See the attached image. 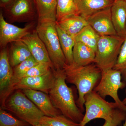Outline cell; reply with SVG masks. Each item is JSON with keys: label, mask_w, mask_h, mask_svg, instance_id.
Listing matches in <instances>:
<instances>
[{"label": "cell", "mask_w": 126, "mask_h": 126, "mask_svg": "<svg viewBox=\"0 0 126 126\" xmlns=\"http://www.w3.org/2000/svg\"><path fill=\"white\" fill-rule=\"evenodd\" d=\"M35 21L27 24L20 28L6 21L3 13L0 14V46L1 48L7 47L9 43L21 40L23 37L33 31Z\"/></svg>", "instance_id": "10"}, {"label": "cell", "mask_w": 126, "mask_h": 126, "mask_svg": "<svg viewBox=\"0 0 126 126\" xmlns=\"http://www.w3.org/2000/svg\"><path fill=\"white\" fill-rule=\"evenodd\" d=\"M66 82L74 84L79 93L77 106L82 111L84 110V97L94 90L101 78L102 70L95 64L85 66L66 64L63 69Z\"/></svg>", "instance_id": "1"}, {"label": "cell", "mask_w": 126, "mask_h": 126, "mask_svg": "<svg viewBox=\"0 0 126 126\" xmlns=\"http://www.w3.org/2000/svg\"><path fill=\"white\" fill-rule=\"evenodd\" d=\"M111 16L113 26L118 36H126V1L115 0L111 7Z\"/></svg>", "instance_id": "14"}, {"label": "cell", "mask_w": 126, "mask_h": 126, "mask_svg": "<svg viewBox=\"0 0 126 126\" xmlns=\"http://www.w3.org/2000/svg\"><path fill=\"white\" fill-rule=\"evenodd\" d=\"M15 0H0V7L5 9L11 4Z\"/></svg>", "instance_id": "30"}, {"label": "cell", "mask_w": 126, "mask_h": 126, "mask_svg": "<svg viewBox=\"0 0 126 126\" xmlns=\"http://www.w3.org/2000/svg\"><path fill=\"white\" fill-rule=\"evenodd\" d=\"M13 68L9 62V48H2L0 52V95L9 88L13 76Z\"/></svg>", "instance_id": "16"}, {"label": "cell", "mask_w": 126, "mask_h": 126, "mask_svg": "<svg viewBox=\"0 0 126 126\" xmlns=\"http://www.w3.org/2000/svg\"><path fill=\"white\" fill-rule=\"evenodd\" d=\"M86 19L89 25L100 36L117 35L112 20L111 7L97 12Z\"/></svg>", "instance_id": "11"}, {"label": "cell", "mask_w": 126, "mask_h": 126, "mask_svg": "<svg viewBox=\"0 0 126 126\" xmlns=\"http://www.w3.org/2000/svg\"><path fill=\"white\" fill-rule=\"evenodd\" d=\"M0 126H32L27 122L14 117L4 109L0 108Z\"/></svg>", "instance_id": "26"}, {"label": "cell", "mask_w": 126, "mask_h": 126, "mask_svg": "<svg viewBox=\"0 0 126 126\" xmlns=\"http://www.w3.org/2000/svg\"><path fill=\"white\" fill-rule=\"evenodd\" d=\"M123 126H126V120L125 121V122H124V124H123Z\"/></svg>", "instance_id": "33"}, {"label": "cell", "mask_w": 126, "mask_h": 126, "mask_svg": "<svg viewBox=\"0 0 126 126\" xmlns=\"http://www.w3.org/2000/svg\"><path fill=\"white\" fill-rule=\"evenodd\" d=\"M121 75L120 71L113 69L102 71L100 81L93 90L104 98L107 96L111 97L119 108L126 111V106L118 95L119 89L123 88L125 85L122 82Z\"/></svg>", "instance_id": "8"}, {"label": "cell", "mask_w": 126, "mask_h": 126, "mask_svg": "<svg viewBox=\"0 0 126 126\" xmlns=\"http://www.w3.org/2000/svg\"><path fill=\"white\" fill-rule=\"evenodd\" d=\"M117 0L126 1V0Z\"/></svg>", "instance_id": "34"}, {"label": "cell", "mask_w": 126, "mask_h": 126, "mask_svg": "<svg viewBox=\"0 0 126 126\" xmlns=\"http://www.w3.org/2000/svg\"><path fill=\"white\" fill-rule=\"evenodd\" d=\"M37 10L38 21L50 20L56 21L57 0H34Z\"/></svg>", "instance_id": "20"}, {"label": "cell", "mask_w": 126, "mask_h": 126, "mask_svg": "<svg viewBox=\"0 0 126 126\" xmlns=\"http://www.w3.org/2000/svg\"></svg>", "instance_id": "36"}, {"label": "cell", "mask_w": 126, "mask_h": 126, "mask_svg": "<svg viewBox=\"0 0 126 126\" xmlns=\"http://www.w3.org/2000/svg\"></svg>", "instance_id": "35"}, {"label": "cell", "mask_w": 126, "mask_h": 126, "mask_svg": "<svg viewBox=\"0 0 126 126\" xmlns=\"http://www.w3.org/2000/svg\"><path fill=\"white\" fill-rule=\"evenodd\" d=\"M55 71L56 79L54 84L48 94L52 103L64 116L80 123L84 115L76 103L72 88L66 84L63 70Z\"/></svg>", "instance_id": "2"}, {"label": "cell", "mask_w": 126, "mask_h": 126, "mask_svg": "<svg viewBox=\"0 0 126 126\" xmlns=\"http://www.w3.org/2000/svg\"><path fill=\"white\" fill-rule=\"evenodd\" d=\"M22 90L45 116L54 117L62 114L54 106L48 94L41 91L32 89Z\"/></svg>", "instance_id": "12"}, {"label": "cell", "mask_w": 126, "mask_h": 126, "mask_svg": "<svg viewBox=\"0 0 126 126\" xmlns=\"http://www.w3.org/2000/svg\"><path fill=\"white\" fill-rule=\"evenodd\" d=\"M122 102L123 103L124 105H126V97L125 98H124V99H123V101H122Z\"/></svg>", "instance_id": "32"}, {"label": "cell", "mask_w": 126, "mask_h": 126, "mask_svg": "<svg viewBox=\"0 0 126 126\" xmlns=\"http://www.w3.org/2000/svg\"><path fill=\"white\" fill-rule=\"evenodd\" d=\"M56 21L50 20L38 21L36 30L45 46L54 69L63 70L67 63L60 43Z\"/></svg>", "instance_id": "3"}, {"label": "cell", "mask_w": 126, "mask_h": 126, "mask_svg": "<svg viewBox=\"0 0 126 126\" xmlns=\"http://www.w3.org/2000/svg\"><path fill=\"white\" fill-rule=\"evenodd\" d=\"M11 43L9 48V62L12 68L33 56L27 45L22 41Z\"/></svg>", "instance_id": "18"}, {"label": "cell", "mask_w": 126, "mask_h": 126, "mask_svg": "<svg viewBox=\"0 0 126 126\" xmlns=\"http://www.w3.org/2000/svg\"><path fill=\"white\" fill-rule=\"evenodd\" d=\"M56 28L61 49L66 59V63L67 64H72L74 63L73 49L75 43L74 38L62 29L56 21Z\"/></svg>", "instance_id": "21"}, {"label": "cell", "mask_w": 126, "mask_h": 126, "mask_svg": "<svg viewBox=\"0 0 126 126\" xmlns=\"http://www.w3.org/2000/svg\"><path fill=\"white\" fill-rule=\"evenodd\" d=\"M4 9L5 17L11 23H26L38 20L34 0H15Z\"/></svg>", "instance_id": "9"}, {"label": "cell", "mask_w": 126, "mask_h": 126, "mask_svg": "<svg viewBox=\"0 0 126 126\" xmlns=\"http://www.w3.org/2000/svg\"><path fill=\"white\" fill-rule=\"evenodd\" d=\"M21 40L27 45L32 56L38 63H48L53 65L45 46L36 29L33 30Z\"/></svg>", "instance_id": "13"}, {"label": "cell", "mask_w": 126, "mask_h": 126, "mask_svg": "<svg viewBox=\"0 0 126 126\" xmlns=\"http://www.w3.org/2000/svg\"><path fill=\"white\" fill-rule=\"evenodd\" d=\"M39 123L49 126H81L80 123L72 121L63 114L54 117L44 116Z\"/></svg>", "instance_id": "25"}, {"label": "cell", "mask_w": 126, "mask_h": 126, "mask_svg": "<svg viewBox=\"0 0 126 126\" xmlns=\"http://www.w3.org/2000/svg\"><path fill=\"white\" fill-rule=\"evenodd\" d=\"M124 38L118 35L100 36L94 63L102 71L113 68Z\"/></svg>", "instance_id": "5"}, {"label": "cell", "mask_w": 126, "mask_h": 126, "mask_svg": "<svg viewBox=\"0 0 126 126\" xmlns=\"http://www.w3.org/2000/svg\"><path fill=\"white\" fill-rule=\"evenodd\" d=\"M115 0H75L79 14L84 18L111 7Z\"/></svg>", "instance_id": "15"}, {"label": "cell", "mask_w": 126, "mask_h": 126, "mask_svg": "<svg viewBox=\"0 0 126 126\" xmlns=\"http://www.w3.org/2000/svg\"><path fill=\"white\" fill-rule=\"evenodd\" d=\"M79 15L75 0H57L56 21L68 16Z\"/></svg>", "instance_id": "23"}, {"label": "cell", "mask_w": 126, "mask_h": 126, "mask_svg": "<svg viewBox=\"0 0 126 126\" xmlns=\"http://www.w3.org/2000/svg\"><path fill=\"white\" fill-rule=\"evenodd\" d=\"M35 126H49L48 125H47L45 124H43V123H39L38 124H36Z\"/></svg>", "instance_id": "31"}, {"label": "cell", "mask_w": 126, "mask_h": 126, "mask_svg": "<svg viewBox=\"0 0 126 126\" xmlns=\"http://www.w3.org/2000/svg\"><path fill=\"white\" fill-rule=\"evenodd\" d=\"M84 100L86 112L80 123L81 126H85L90 121L98 118L110 120L116 109L119 108L115 102L107 101L94 90L86 94Z\"/></svg>", "instance_id": "6"}, {"label": "cell", "mask_w": 126, "mask_h": 126, "mask_svg": "<svg viewBox=\"0 0 126 126\" xmlns=\"http://www.w3.org/2000/svg\"><path fill=\"white\" fill-rule=\"evenodd\" d=\"M56 22L62 29L74 38L89 25L86 18L79 15L68 16Z\"/></svg>", "instance_id": "17"}, {"label": "cell", "mask_w": 126, "mask_h": 126, "mask_svg": "<svg viewBox=\"0 0 126 126\" xmlns=\"http://www.w3.org/2000/svg\"><path fill=\"white\" fill-rule=\"evenodd\" d=\"M96 53L84 44L75 41L73 49V56L75 64L85 66L94 63Z\"/></svg>", "instance_id": "19"}, {"label": "cell", "mask_w": 126, "mask_h": 126, "mask_svg": "<svg viewBox=\"0 0 126 126\" xmlns=\"http://www.w3.org/2000/svg\"><path fill=\"white\" fill-rule=\"evenodd\" d=\"M52 69H54L51 64L46 63H38L30 69L23 78L41 76L46 74Z\"/></svg>", "instance_id": "27"}, {"label": "cell", "mask_w": 126, "mask_h": 126, "mask_svg": "<svg viewBox=\"0 0 126 126\" xmlns=\"http://www.w3.org/2000/svg\"><path fill=\"white\" fill-rule=\"evenodd\" d=\"M1 108L13 113L32 126L39 123L45 116L21 90H16L12 93Z\"/></svg>", "instance_id": "4"}, {"label": "cell", "mask_w": 126, "mask_h": 126, "mask_svg": "<svg viewBox=\"0 0 126 126\" xmlns=\"http://www.w3.org/2000/svg\"><path fill=\"white\" fill-rule=\"evenodd\" d=\"M100 36L90 25L84 28L75 37V41L81 42L90 47L95 52Z\"/></svg>", "instance_id": "22"}, {"label": "cell", "mask_w": 126, "mask_h": 126, "mask_svg": "<svg viewBox=\"0 0 126 126\" xmlns=\"http://www.w3.org/2000/svg\"><path fill=\"white\" fill-rule=\"evenodd\" d=\"M55 79V69H52L46 74L41 76L22 78L0 95L1 107H3L8 97L16 90L32 89L41 91L48 94L54 85Z\"/></svg>", "instance_id": "7"}, {"label": "cell", "mask_w": 126, "mask_h": 126, "mask_svg": "<svg viewBox=\"0 0 126 126\" xmlns=\"http://www.w3.org/2000/svg\"><path fill=\"white\" fill-rule=\"evenodd\" d=\"M126 119V111L119 108L116 109L112 117L110 120L105 121L102 126H119Z\"/></svg>", "instance_id": "29"}, {"label": "cell", "mask_w": 126, "mask_h": 126, "mask_svg": "<svg viewBox=\"0 0 126 126\" xmlns=\"http://www.w3.org/2000/svg\"><path fill=\"white\" fill-rule=\"evenodd\" d=\"M113 69L120 71L126 81V36L124 38L117 60Z\"/></svg>", "instance_id": "28"}, {"label": "cell", "mask_w": 126, "mask_h": 126, "mask_svg": "<svg viewBox=\"0 0 126 126\" xmlns=\"http://www.w3.org/2000/svg\"><path fill=\"white\" fill-rule=\"evenodd\" d=\"M38 63L32 56L13 68V76L12 79L11 84L9 88L17 81L22 78L30 69L36 65Z\"/></svg>", "instance_id": "24"}]
</instances>
